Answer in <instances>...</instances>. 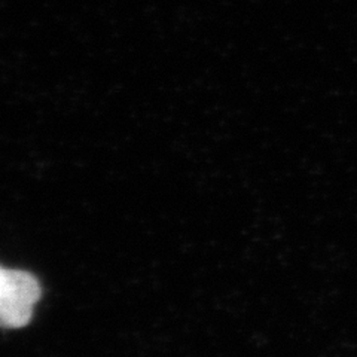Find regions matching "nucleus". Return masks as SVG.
<instances>
[{"label": "nucleus", "instance_id": "f257e3e1", "mask_svg": "<svg viewBox=\"0 0 357 357\" xmlns=\"http://www.w3.org/2000/svg\"><path fill=\"white\" fill-rule=\"evenodd\" d=\"M40 296L42 287L35 275L0 266V328L27 326Z\"/></svg>", "mask_w": 357, "mask_h": 357}]
</instances>
